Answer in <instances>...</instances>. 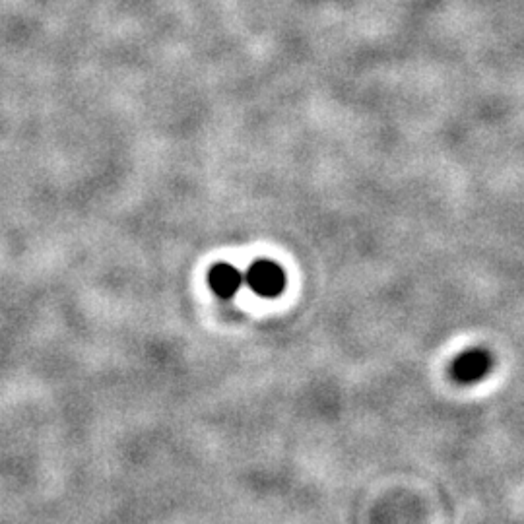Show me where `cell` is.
Returning a JSON list of instances; mask_svg holds the SVG:
<instances>
[{
  "mask_svg": "<svg viewBox=\"0 0 524 524\" xmlns=\"http://www.w3.org/2000/svg\"><path fill=\"white\" fill-rule=\"evenodd\" d=\"M245 284L261 297H276L286 288V272L272 261H257L245 274Z\"/></svg>",
  "mask_w": 524,
  "mask_h": 524,
  "instance_id": "6da1fadb",
  "label": "cell"
},
{
  "mask_svg": "<svg viewBox=\"0 0 524 524\" xmlns=\"http://www.w3.org/2000/svg\"><path fill=\"white\" fill-rule=\"evenodd\" d=\"M245 276L231 264H216L210 274H208V284L212 288V292L224 299H230L233 295L239 292V288L243 286Z\"/></svg>",
  "mask_w": 524,
  "mask_h": 524,
  "instance_id": "3957f363",
  "label": "cell"
},
{
  "mask_svg": "<svg viewBox=\"0 0 524 524\" xmlns=\"http://www.w3.org/2000/svg\"><path fill=\"white\" fill-rule=\"evenodd\" d=\"M493 360L490 352L482 348H472L460 354L453 363V377L462 385H472L482 381L492 371Z\"/></svg>",
  "mask_w": 524,
  "mask_h": 524,
  "instance_id": "7a4b0ae2",
  "label": "cell"
}]
</instances>
